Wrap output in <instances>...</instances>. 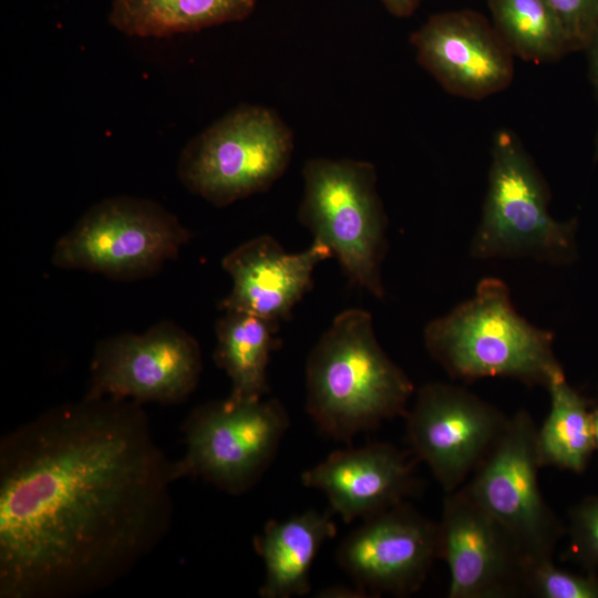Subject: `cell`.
Listing matches in <instances>:
<instances>
[{
  "label": "cell",
  "mask_w": 598,
  "mask_h": 598,
  "mask_svg": "<svg viewBox=\"0 0 598 598\" xmlns=\"http://www.w3.org/2000/svg\"><path fill=\"white\" fill-rule=\"evenodd\" d=\"M289 423L277 399L227 396L198 405L182 425L186 451L174 462L176 481L200 478L230 495L248 492L272 463Z\"/></svg>",
  "instance_id": "cell-8"
},
{
  "label": "cell",
  "mask_w": 598,
  "mask_h": 598,
  "mask_svg": "<svg viewBox=\"0 0 598 598\" xmlns=\"http://www.w3.org/2000/svg\"><path fill=\"white\" fill-rule=\"evenodd\" d=\"M545 389L549 411L536 433L540 465L584 472L596 451L587 400L568 383L565 373L555 377Z\"/></svg>",
  "instance_id": "cell-20"
},
{
  "label": "cell",
  "mask_w": 598,
  "mask_h": 598,
  "mask_svg": "<svg viewBox=\"0 0 598 598\" xmlns=\"http://www.w3.org/2000/svg\"><path fill=\"white\" fill-rule=\"evenodd\" d=\"M330 257L316 240L300 252H287L271 236L251 238L221 260L231 289L220 307L279 324L310 289L316 267Z\"/></svg>",
  "instance_id": "cell-15"
},
{
  "label": "cell",
  "mask_w": 598,
  "mask_h": 598,
  "mask_svg": "<svg viewBox=\"0 0 598 598\" xmlns=\"http://www.w3.org/2000/svg\"><path fill=\"white\" fill-rule=\"evenodd\" d=\"M525 591L538 598H598L594 571L575 574L556 567L551 558L529 563Z\"/></svg>",
  "instance_id": "cell-22"
},
{
  "label": "cell",
  "mask_w": 598,
  "mask_h": 598,
  "mask_svg": "<svg viewBox=\"0 0 598 598\" xmlns=\"http://www.w3.org/2000/svg\"><path fill=\"white\" fill-rule=\"evenodd\" d=\"M425 349L456 380L508 378L528 386L548 383L564 370L554 336L516 310L507 285L482 279L472 297L424 328Z\"/></svg>",
  "instance_id": "cell-3"
},
{
  "label": "cell",
  "mask_w": 598,
  "mask_h": 598,
  "mask_svg": "<svg viewBox=\"0 0 598 598\" xmlns=\"http://www.w3.org/2000/svg\"><path fill=\"white\" fill-rule=\"evenodd\" d=\"M388 443L332 452L301 474L306 487L322 491L346 523L365 519L401 502L414 488V463Z\"/></svg>",
  "instance_id": "cell-16"
},
{
  "label": "cell",
  "mask_w": 598,
  "mask_h": 598,
  "mask_svg": "<svg viewBox=\"0 0 598 598\" xmlns=\"http://www.w3.org/2000/svg\"><path fill=\"white\" fill-rule=\"evenodd\" d=\"M410 42L417 62L452 95L480 101L513 81L514 54L478 12L435 13L411 34Z\"/></svg>",
  "instance_id": "cell-14"
},
{
  "label": "cell",
  "mask_w": 598,
  "mask_h": 598,
  "mask_svg": "<svg viewBox=\"0 0 598 598\" xmlns=\"http://www.w3.org/2000/svg\"><path fill=\"white\" fill-rule=\"evenodd\" d=\"M437 556L450 571V598L526 594L528 560L513 537L462 487L445 493Z\"/></svg>",
  "instance_id": "cell-12"
},
{
  "label": "cell",
  "mask_w": 598,
  "mask_h": 598,
  "mask_svg": "<svg viewBox=\"0 0 598 598\" xmlns=\"http://www.w3.org/2000/svg\"><path fill=\"white\" fill-rule=\"evenodd\" d=\"M318 597H369V595L354 585L353 588L334 586L323 589Z\"/></svg>",
  "instance_id": "cell-27"
},
{
  "label": "cell",
  "mask_w": 598,
  "mask_h": 598,
  "mask_svg": "<svg viewBox=\"0 0 598 598\" xmlns=\"http://www.w3.org/2000/svg\"><path fill=\"white\" fill-rule=\"evenodd\" d=\"M571 551L587 570L598 568V496L577 504L569 514Z\"/></svg>",
  "instance_id": "cell-23"
},
{
  "label": "cell",
  "mask_w": 598,
  "mask_h": 598,
  "mask_svg": "<svg viewBox=\"0 0 598 598\" xmlns=\"http://www.w3.org/2000/svg\"><path fill=\"white\" fill-rule=\"evenodd\" d=\"M537 426L525 410L508 417L463 488L517 543L529 563L553 558L564 528L543 497Z\"/></svg>",
  "instance_id": "cell-9"
},
{
  "label": "cell",
  "mask_w": 598,
  "mask_h": 598,
  "mask_svg": "<svg viewBox=\"0 0 598 598\" xmlns=\"http://www.w3.org/2000/svg\"><path fill=\"white\" fill-rule=\"evenodd\" d=\"M299 221L328 247L351 283L384 298L381 266L388 218L372 163L315 157L302 169Z\"/></svg>",
  "instance_id": "cell-5"
},
{
  "label": "cell",
  "mask_w": 598,
  "mask_h": 598,
  "mask_svg": "<svg viewBox=\"0 0 598 598\" xmlns=\"http://www.w3.org/2000/svg\"><path fill=\"white\" fill-rule=\"evenodd\" d=\"M493 25L514 56L534 63L571 52L567 35L545 0H487Z\"/></svg>",
  "instance_id": "cell-21"
},
{
  "label": "cell",
  "mask_w": 598,
  "mask_h": 598,
  "mask_svg": "<svg viewBox=\"0 0 598 598\" xmlns=\"http://www.w3.org/2000/svg\"><path fill=\"white\" fill-rule=\"evenodd\" d=\"M257 0H112L109 22L138 38H169L247 19Z\"/></svg>",
  "instance_id": "cell-18"
},
{
  "label": "cell",
  "mask_w": 598,
  "mask_h": 598,
  "mask_svg": "<svg viewBox=\"0 0 598 598\" xmlns=\"http://www.w3.org/2000/svg\"><path fill=\"white\" fill-rule=\"evenodd\" d=\"M549 200L547 183L520 141L509 131H498L471 256L480 260L574 262L578 256L577 220L554 218Z\"/></svg>",
  "instance_id": "cell-4"
},
{
  "label": "cell",
  "mask_w": 598,
  "mask_h": 598,
  "mask_svg": "<svg viewBox=\"0 0 598 598\" xmlns=\"http://www.w3.org/2000/svg\"><path fill=\"white\" fill-rule=\"evenodd\" d=\"M414 385L377 340L370 312L332 320L306 364V411L319 430L350 444L361 432L405 415Z\"/></svg>",
  "instance_id": "cell-2"
},
{
  "label": "cell",
  "mask_w": 598,
  "mask_h": 598,
  "mask_svg": "<svg viewBox=\"0 0 598 598\" xmlns=\"http://www.w3.org/2000/svg\"><path fill=\"white\" fill-rule=\"evenodd\" d=\"M293 147V133L275 110L240 104L186 144L177 174L190 193L225 207L268 190Z\"/></svg>",
  "instance_id": "cell-6"
},
{
  "label": "cell",
  "mask_w": 598,
  "mask_h": 598,
  "mask_svg": "<svg viewBox=\"0 0 598 598\" xmlns=\"http://www.w3.org/2000/svg\"><path fill=\"white\" fill-rule=\"evenodd\" d=\"M586 50L589 58V72L598 97V27L589 41ZM595 158H598V130L595 141Z\"/></svg>",
  "instance_id": "cell-25"
},
{
  "label": "cell",
  "mask_w": 598,
  "mask_h": 598,
  "mask_svg": "<svg viewBox=\"0 0 598 598\" xmlns=\"http://www.w3.org/2000/svg\"><path fill=\"white\" fill-rule=\"evenodd\" d=\"M336 558L369 596H410L423 586L439 558L437 524L401 502L362 519L341 542Z\"/></svg>",
  "instance_id": "cell-13"
},
{
  "label": "cell",
  "mask_w": 598,
  "mask_h": 598,
  "mask_svg": "<svg viewBox=\"0 0 598 598\" xmlns=\"http://www.w3.org/2000/svg\"><path fill=\"white\" fill-rule=\"evenodd\" d=\"M192 235L161 204L116 196L90 207L55 244L52 264L62 269L133 281L157 274Z\"/></svg>",
  "instance_id": "cell-7"
},
{
  "label": "cell",
  "mask_w": 598,
  "mask_h": 598,
  "mask_svg": "<svg viewBox=\"0 0 598 598\" xmlns=\"http://www.w3.org/2000/svg\"><path fill=\"white\" fill-rule=\"evenodd\" d=\"M174 462L142 404L51 408L0 441V598H78L146 558L173 520Z\"/></svg>",
  "instance_id": "cell-1"
},
{
  "label": "cell",
  "mask_w": 598,
  "mask_h": 598,
  "mask_svg": "<svg viewBox=\"0 0 598 598\" xmlns=\"http://www.w3.org/2000/svg\"><path fill=\"white\" fill-rule=\"evenodd\" d=\"M394 17L408 18L419 8L421 0H380Z\"/></svg>",
  "instance_id": "cell-26"
},
{
  "label": "cell",
  "mask_w": 598,
  "mask_h": 598,
  "mask_svg": "<svg viewBox=\"0 0 598 598\" xmlns=\"http://www.w3.org/2000/svg\"><path fill=\"white\" fill-rule=\"evenodd\" d=\"M329 513L307 511L285 520L269 519L256 535L254 549L265 566L262 598H290L310 592V569L322 545L336 536Z\"/></svg>",
  "instance_id": "cell-17"
},
{
  "label": "cell",
  "mask_w": 598,
  "mask_h": 598,
  "mask_svg": "<svg viewBox=\"0 0 598 598\" xmlns=\"http://www.w3.org/2000/svg\"><path fill=\"white\" fill-rule=\"evenodd\" d=\"M277 323L260 317L225 310L215 328L214 361L230 379L228 396L259 400L268 392L267 367L279 341Z\"/></svg>",
  "instance_id": "cell-19"
},
{
  "label": "cell",
  "mask_w": 598,
  "mask_h": 598,
  "mask_svg": "<svg viewBox=\"0 0 598 598\" xmlns=\"http://www.w3.org/2000/svg\"><path fill=\"white\" fill-rule=\"evenodd\" d=\"M202 370L197 340L182 327L161 321L143 333L101 340L94 348L85 395L177 404L195 391Z\"/></svg>",
  "instance_id": "cell-10"
},
{
  "label": "cell",
  "mask_w": 598,
  "mask_h": 598,
  "mask_svg": "<svg viewBox=\"0 0 598 598\" xmlns=\"http://www.w3.org/2000/svg\"><path fill=\"white\" fill-rule=\"evenodd\" d=\"M569 41L571 51L586 50L598 27V0H545Z\"/></svg>",
  "instance_id": "cell-24"
},
{
  "label": "cell",
  "mask_w": 598,
  "mask_h": 598,
  "mask_svg": "<svg viewBox=\"0 0 598 598\" xmlns=\"http://www.w3.org/2000/svg\"><path fill=\"white\" fill-rule=\"evenodd\" d=\"M591 420H592L595 447H596V451H598V403L596 404L595 409L591 411Z\"/></svg>",
  "instance_id": "cell-28"
},
{
  "label": "cell",
  "mask_w": 598,
  "mask_h": 598,
  "mask_svg": "<svg viewBox=\"0 0 598 598\" xmlns=\"http://www.w3.org/2000/svg\"><path fill=\"white\" fill-rule=\"evenodd\" d=\"M404 416L412 454L429 466L445 493L472 476L508 420L466 389L442 382L421 386Z\"/></svg>",
  "instance_id": "cell-11"
}]
</instances>
